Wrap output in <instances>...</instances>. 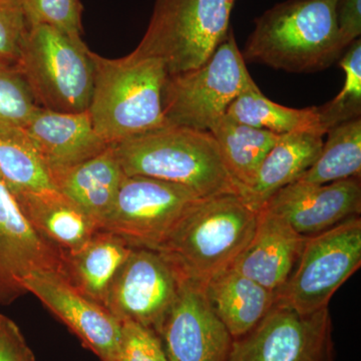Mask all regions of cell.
Wrapping results in <instances>:
<instances>
[{"mask_svg": "<svg viewBox=\"0 0 361 361\" xmlns=\"http://www.w3.org/2000/svg\"><path fill=\"white\" fill-rule=\"evenodd\" d=\"M336 0H286L255 18L241 51L246 63L293 73H317L338 63L348 47L339 35Z\"/></svg>", "mask_w": 361, "mask_h": 361, "instance_id": "1", "label": "cell"}, {"mask_svg": "<svg viewBox=\"0 0 361 361\" xmlns=\"http://www.w3.org/2000/svg\"><path fill=\"white\" fill-rule=\"evenodd\" d=\"M257 222V211L238 194L202 199L156 251L182 279L205 288L248 246Z\"/></svg>", "mask_w": 361, "mask_h": 361, "instance_id": "2", "label": "cell"}, {"mask_svg": "<svg viewBox=\"0 0 361 361\" xmlns=\"http://www.w3.org/2000/svg\"><path fill=\"white\" fill-rule=\"evenodd\" d=\"M126 176L166 180L201 198L239 194L208 130L164 126L113 144Z\"/></svg>", "mask_w": 361, "mask_h": 361, "instance_id": "3", "label": "cell"}, {"mask_svg": "<svg viewBox=\"0 0 361 361\" xmlns=\"http://www.w3.org/2000/svg\"><path fill=\"white\" fill-rule=\"evenodd\" d=\"M94 89L87 113L94 129L110 145L165 126L163 61L133 51L106 59L92 51Z\"/></svg>", "mask_w": 361, "mask_h": 361, "instance_id": "4", "label": "cell"}, {"mask_svg": "<svg viewBox=\"0 0 361 361\" xmlns=\"http://www.w3.org/2000/svg\"><path fill=\"white\" fill-rule=\"evenodd\" d=\"M16 66L39 108L61 113L89 110L94 68L92 51L82 37L49 25H30Z\"/></svg>", "mask_w": 361, "mask_h": 361, "instance_id": "5", "label": "cell"}, {"mask_svg": "<svg viewBox=\"0 0 361 361\" xmlns=\"http://www.w3.org/2000/svg\"><path fill=\"white\" fill-rule=\"evenodd\" d=\"M235 0H155L135 54L163 61L168 75L195 70L230 30Z\"/></svg>", "mask_w": 361, "mask_h": 361, "instance_id": "6", "label": "cell"}, {"mask_svg": "<svg viewBox=\"0 0 361 361\" xmlns=\"http://www.w3.org/2000/svg\"><path fill=\"white\" fill-rule=\"evenodd\" d=\"M256 85L230 28L203 65L168 75L161 96L165 126L209 132L240 94Z\"/></svg>", "mask_w": 361, "mask_h": 361, "instance_id": "7", "label": "cell"}, {"mask_svg": "<svg viewBox=\"0 0 361 361\" xmlns=\"http://www.w3.org/2000/svg\"><path fill=\"white\" fill-rule=\"evenodd\" d=\"M361 265V219L350 218L307 237L293 272L275 294V306L299 314L327 308L330 299Z\"/></svg>", "mask_w": 361, "mask_h": 361, "instance_id": "8", "label": "cell"}, {"mask_svg": "<svg viewBox=\"0 0 361 361\" xmlns=\"http://www.w3.org/2000/svg\"><path fill=\"white\" fill-rule=\"evenodd\" d=\"M201 197L166 180L125 176L115 203L99 230L115 234L133 248L156 251Z\"/></svg>", "mask_w": 361, "mask_h": 361, "instance_id": "9", "label": "cell"}, {"mask_svg": "<svg viewBox=\"0 0 361 361\" xmlns=\"http://www.w3.org/2000/svg\"><path fill=\"white\" fill-rule=\"evenodd\" d=\"M329 307L299 314L275 306L255 329L234 339L229 361H336Z\"/></svg>", "mask_w": 361, "mask_h": 361, "instance_id": "10", "label": "cell"}, {"mask_svg": "<svg viewBox=\"0 0 361 361\" xmlns=\"http://www.w3.org/2000/svg\"><path fill=\"white\" fill-rule=\"evenodd\" d=\"M182 278L159 252L134 248L114 279L106 307L120 322L158 334L179 292Z\"/></svg>", "mask_w": 361, "mask_h": 361, "instance_id": "11", "label": "cell"}, {"mask_svg": "<svg viewBox=\"0 0 361 361\" xmlns=\"http://www.w3.org/2000/svg\"><path fill=\"white\" fill-rule=\"evenodd\" d=\"M158 334L168 361H229L234 342L204 287L185 279Z\"/></svg>", "mask_w": 361, "mask_h": 361, "instance_id": "12", "label": "cell"}, {"mask_svg": "<svg viewBox=\"0 0 361 361\" xmlns=\"http://www.w3.org/2000/svg\"><path fill=\"white\" fill-rule=\"evenodd\" d=\"M25 288L65 323L85 348L103 361L115 360L122 322L108 308L84 295L58 271L32 273L25 279Z\"/></svg>", "mask_w": 361, "mask_h": 361, "instance_id": "13", "label": "cell"}, {"mask_svg": "<svg viewBox=\"0 0 361 361\" xmlns=\"http://www.w3.org/2000/svg\"><path fill=\"white\" fill-rule=\"evenodd\" d=\"M40 270L65 275L63 253L32 227L0 182V305H11L27 294L26 278Z\"/></svg>", "mask_w": 361, "mask_h": 361, "instance_id": "14", "label": "cell"}, {"mask_svg": "<svg viewBox=\"0 0 361 361\" xmlns=\"http://www.w3.org/2000/svg\"><path fill=\"white\" fill-rule=\"evenodd\" d=\"M264 209L299 234H319L361 213L360 177L327 184L295 182L276 192Z\"/></svg>", "mask_w": 361, "mask_h": 361, "instance_id": "15", "label": "cell"}, {"mask_svg": "<svg viewBox=\"0 0 361 361\" xmlns=\"http://www.w3.org/2000/svg\"><path fill=\"white\" fill-rule=\"evenodd\" d=\"M23 130L49 172L82 163L110 146L94 129L87 111L39 108Z\"/></svg>", "mask_w": 361, "mask_h": 361, "instance_id": "16", "label": "cell"}, {"mask_svg": "<svg viewBox=\"0 0 361 361\" xmlns=\"http://www.w3.org/2000/svg\"><path fill=\"white\" fill-rule=\"evenodd\" d=\"M306 239L277 216L260 209L253 238L231 267L276 294L293 272Z\"/></svg>", "mask_w": 361, "mask_h": 361, "instance_id": "17", "label": "cell"}, {"mask_svg": "<svg viewBox=\"0 0 361 361\" xmlns=\"http://www.w3.org/2000/svg\"><path fill=\"white\" fill-rule=\"evenodd\" d=\"M49 174L59 193L80 207L97 226L110 212L126 176L113 145L92 158Z\"/></svg>", "mask_w": 361, "mask_h": 361, "instance_id": "18", "label": "cell"}, {"mask_svg": "<svg viewBox=\"0 0 361 361\" xmlns=\"http://www.w3.org/2000/svg\"><path fill=\"white\" fill-rule=\"evenodd\" d=\"M14 199L32 227L63 253L80 250L99 231L96 221L58 190Z\"/></svg>", "mask_w": 361, "mask_h": 361, "instance_id": "19", "label": "cell"}, {"mask_svg": "<svg viewBox=\"0 0 361 361\" xmlns=\"http://www.w3.org/2000/svg\"><path fill=\"white\" fill-rule=\"evenodd\" d=\"M323 135L312 132L280 135L253 185L242 195L244 201L258 212L273 195L298 180L322 153Z\"/></svg>", "mask_w": 361, "mask_h": 361, "instance_id": "20", "label": "cell"}, {"mask_svg": "<svg viewBox=\"0 0 361 361\" xmlns=\"http://www.w3.org/2000/svg\"><path fill=\"white\" fill-rule=\"evenodd\" d=\"M216 315L234 339L250 332L275 305L274 292L230 267L205 286Z\"/></svg>", "mask_w": 361, "mask_h": 361, "instance_id": "21", "label": "cell"}, {"mask_svg": "<svg viewBox=\"0 0 361 361\" xmlns=\"http://www.w3.org/2000/svg\"><path fill=\"white\" fill-rule=\"evenodd\" d=\"M133 249L116 235L99 230L80 250L63 253L66 279L84 295L106 307L114 279Z\"/></svg>", "mask_w": 361, "mask_h": 361, "instance_id": "22", "label": "cell"}, {"mask_svg": "<svg viewBox=\"0 0 361 361\" xmlns=\"http://www.w3.org/2000/svg\"><path fill=\"white\" fill-rule=\"evenodd\" d=\"M209 132L217 142L226 167L242 196L253 185L261 164L280 135L236 122L227 115Z\"/></svg>", "mask_w": 361, "mask_h": 361, "instance_id": "23", "label": "cell"}, {"mask_svg": "<svg viewBox=\"0 0 361 361\" xmlns=\"http://www.w3.org/2000/svg\"><path fill=\"white\" fill-rule=\"evenodd\" d=\"M226 115L236 122L277 135L312 132L325 135L316 106L292 109L281 106L266 97L258 85L240 94Z\"/></svg>", "mask_w": 361, "mask_h": 361, "instance_id": "24", "label": "cell"}, {"mask_svg": "<svg viewBox=\"0 0 361 361\" xmlns=\"http://www.w3.org/2000/svg\"><path fill=\"white\" fill-rule=\"evenodd\" d=\"M0 182L13 197L56 190L23 129H0Z\"/></svg>", "mask_w": 361, "mask_h": 361, "instance_id": "25", "label": "cell"}, {"mask_svg": "<svg viewBox=\"0 0 361 361\" xmlns=\"http://www.w3.org/2000/svg\"><path fill=\"white\" fill-rule=\"evenodd\" d=\"M322 153L298 182L327 184L361 174V118L330 128Z\"/></svg>", "mask_w": 361, "mask_h": 361, "instance_id": "26", "label": "cell"}, {"mask_svg": "<svg viewBox=\"0 0 361 361\" xmlns=\"http://www.w3.org/2000/svg\"><path fill=\"white\" fill-rule=\"evenodd\" d=\"M345 75L343 87L329 103L316 106L325 133L339 123L361 116V40L348 45L338 61Z\"/></svg>", "mask_w": 361, "mask_h": 361, "instance_id": "27", "label": "cell"}, {"mask_svg": "<svg viewBox=\"0 0 361 361\" xmlns=\"http://www.w3.org/2000/svg\"><path fill=\"white\" fill-rule=\"evenodd\" d=\"M39 108L18 66L0 63V129H25Z\"/></svg>", "mask_w": 361, "mask_h": 361, "instance_id": "28", "label": "cell"}, {"mask_svg": "<svg viewBox=\"0 0 361 361\" xmlns=\"http://www.w3.org/2000/svg\"><path fill=\"white\" fill-rule=\"evenodd\" d=\"M30 25H44L58 28L73 37H82L80 0H20Z\"/></svg>", "mask_w": 361, "mask_h": 361, "instance_id": "29", "label": "cell"}, {"mask_svg": "<svg viewBox=\"0 0 361 361\" xmlns=\"http://www.w3.org/2000/svg\"><path fill=\"white\" fill-rule=\"evenodd\" d=\"M30 27L20 0H0V63L16 66Z\"/></svg>", "mask_w": 361, "mask_h": 361, "instance_id": "30", "label": "cell"}, {"mask_svg": "<svg viewBox=\"0 0 361 361\" xmlns=\"http://www.w3.org/2000/svg\"><path fill=\"white\" fill-rule=\"evenodd\" d=\"M114 361H168L159 334L134 322H122L120 344Z\"/></svg>", "mask_w": 361, "mask_h": 361, "instance_id": "31", "label": "cell"}, {"mask_svg": "<svg viewBox=\"0 0 361 361\" xmlns=\"http://www.w3.org/2000/svg\"><path fill=\"white\" fill-rule=\"evenodd\" d=\"M336 18L344 47L360 39L361 0H336Z\"/></svg>", "mask_w": 361, "mask_h": 361, "instance_id": "32", "label": "cell"}, {"mask_svg": "<svg viewBox=\"0 0 361 361\" xmlns=\"http://www.w3.org/2000/svg\"><path fill=\"white\" fill-rule=\"evenodd\" d=\"M30 351L20 327L0 314V361H20Z\"/></svg>", "mask_w": 361, "mask_h": 361, "instance_id": "33", "label": "cell"}, {"mask_svg": "<svg viewBox=\"0 0 361 361\" xmlns=\"http://www.w3.org/2000/svg\"><path fill=\"white\" fill-rule=\"evenodd\" d=\"M20 361H35V356H33L32 350H30V353H28L27 355H26Z\"/></svg>", "mask_w": 361, "mask_h": 361, "instance_id": "34", "label": "cell"}]
</instances>
